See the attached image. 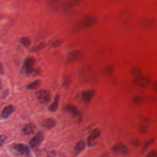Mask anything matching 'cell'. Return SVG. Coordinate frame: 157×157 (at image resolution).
Returning a JSON list of instances; mask_svg holds the SVG:
<instances>
[{"label":"cell","instance_id":"30bf717a","mask_svg":"<svg viewBox=\"0 0 157 157\" xmlns=\"http://www.w3.org/2000/svg\"><path fill=\"white\" fill-rule=\"evenodd\" d=\"M95 94V91L94 90H89L84 91L82 93V98L84 102L86 104H89Z\"/></svg>","mask_w":157,"mask_h":157},{"label":"cell","instance_id":"ffe728a7","mask_svg":"<svg viewBox=\"0 0 157 157\" xmlns=\"http://www.w3.org/2000/svg\"><path fill=\"white\" fill-rule=\"evenodd\" d=\"M20 42L24 46V47H29L31 44V39L28 36H23L20 38Z\"/></svg>","mask_w":157,"mask_h":157},{"label":"cell","instance_id":"3957f363","mask_svg":"<svg viewBox=\"0 0 157 157\" xmlns=\"http://www.w3.org/2000/svg\"><path fill=\"white\" fill-rule=\"evenodd\" d=\"M36 98L41 104H47L51 99V93L48 90H41L36 92Z\"/></svg>","mask_w":157,"mask_h":157},{"label":"cell","instance_id":"8992f818","mask_svg":"<svg viewBox=\"0 0 157 157\" xmlns=\"http://www.w3.org/2000/svg\"><path fill=\"white\" fill-rule=\"evenodd\" d=\"M81 53L78 50H72L70 52L66 58V61L69 63H74L77 62L80 58Z\"/></svg>","mask_w":157,"mask_h":157},{"label":"cell","instance_id":"5b68a950","mask_svg":"<svg viewBox=\"0 0 157 157\" xmlns=\"http://www.w3.org/2000/svg\"><path fill=\"white\" fill-rule=\"evenodd\" d=\"M96 21L97 20L94 16L91 15H88L83 18L82 23V26L85 28H90L95 25Z\"/></svg>","mask_w":157,"mask_h":157},{"label":"cell","instance_id":"9a60e30c","mask_svg":"<svg viewBox=\"0 0 157 157\" xmlns=\"http://www.w3.org/2000/svg\"><path fill=\"white\" fill-rule=\"evenodd\" d=\"M153 24V20L151 19L144 18L140 19L138 21V25L141 28H147L151 26Z\"/></svg>","mask_w":157,"mask_h":157},{"label":"cell","instance_id":"44dd1931","mask_svg":"<svg viewBox=\"0 0 157 157\" xmlns=\"http://www.w3.org/2000/svg\"><path fill=\"white\" fill-rule=\"evenodd\" d=\"M41 83V81L40 80H34V82L30 83L29 84H28L27 85V88L30 89V90H33V89H36L37 87L39 86V85Z\"/></svg>","mask_w":157,"mask_h":157},{"label":"cell","instance_id":"7a4b0ae2","mask_svg":"<svg viewBox=\"0 0 157 157\" xmlns=\"http://www.w3.org/2000/svg\"><path fill=\"white\" fill-rule=\"evenodd\" d=\"M112 151L114 154L121 156H128L130 153L128 147L122 142L115 144L112 147Z\"/></svg>","mask_w":157,"mask_h":157},{"label":"cell","instance_id":"ac0fdd59","mask_svg":"<svg viewBox=\"0 0 157 157\" xmlns=\"http://www.w3.org/2000/svg\"><path fill=\"white\" fill-rule=\"evenodd\" d=\"M85 146H86L85 142L84 140H80L77 143L76 145L75 146L74 150L76 151V153L78 154L83 150Z\"/></svg>","mask_w":157,"mask_h":157},{"label":"cell","instance_id":"5bb4252c","mask_svg":"<svg viewBox=\"0 0 157 157\" xmlns=\"http://www.w3.org/2000/svg\"><path fill=\"white\" fill-rule=\"evenodd\" d=\"M56 121L52 118H48L42 122V126L48 129L54 128L56 126Z\"/></svg>","mask_w":157,"mask_h":157},{"label":"cell","instance_id":"e0dca14e","mask_svg":"<svg viewBox=\"0 0 157 157\" xmlns=\"http://www.w3.org/2000/svg\"><path fill=\"white\" fill-rule=\"evenodd\" d=\"M59 96L58 94L56 95L54 101L48 107V110L50 112H53L57 110V109L58 107V104H59Z\"/></svg>","mask_w":157,"mask_h":157},{"label":"cell","instance_id":"83f0119b","mask_svg":"<svg viewBox=\"0 0 157 157\" xmlns=\"http://www.w3.org/2000/svg\"><path fill=\"white\" fill-rule=\"evenodd\" d=\"M105 73L108 75H111L113 73V67L111 66H107L104 69Z\"/></svg>","mask_w":157,"mask_h":157},{"label":"cell","instance_id":"7c38bea8","mask_svg":"<svg viewBox=\"0 0 157 157\" xmlns=\"http://www.w3.org/2000/svg\"><path fill=\"white\" fill-rule=\"evenodd\" d=\"M15 150L20 155H28L29 152L28 147L24 144H17L14 146Z\"/></svg>","mask_w":157,"mask_h":157},{"label":"cell","instance_id":"4316f807","mask_svg":"<svg viewBox=\"0 0 157 157\" xmlns=\"http://www.w3.org/2000/svg\"><path fill=\"white\" fill-rule=\"evenodd\" d=\"M137 118L139 120H140V121H143V122H144V123H150V118H148V117H147V116L139 115H137Z\"/></svg>","mask_w":157,"mask_h":157},{"label":"cell","instance_id":"4fadbf2b","mask_svg":"<svg viewBox=\"0 0 157 157\" xmlns=\"http://www.w3.org/2000/svg\"><path fill=\"white\" fill-rule=\"evenodd\" d=\"M14 110H15V107L13 105H9L8 106H6V107L4 108V109L1 112V118L4 119H6L9 118V116L14 112Z\"/></svg>","mask_w":157,"mask_h":157},{"label":"cell","instance_id":"74e56055","mask_svg":"<svg viewBox=\"0 0 157 157\" xmlns=\"http://www.w3.org/2000/svg\"><path fill=\"white\" fill-rule=\"evenodd\" d=\"M48 157H50V156H48Z\"/></svg>","mask_w":157,"mask_h":157},{"label":"cell","instance_id":"d590c367","mask_svg":"<svg viewBox=\"0 0 157 157\" xmlns=\"http://www.w3.org/2000/svg\"><path fill=\"white\" fill-rule=\"evenodd\" d=\"M1 88V83L0 82V88Z\"/></svg>","mask_w":157,"mask_h":157},{"label":"cell","instance_id":"d4e9b609","mask_svg":"<svg viewBox=\"0 0 157 157\" xmlns=\"http://www.w3.org/2000/svg\"><path fill=\"white\" fill-rule=\"evenodd\" d=\"M131 74L132 75L136 77H137L140 75L142 74V72H141V70L139 67H133L132 69H131Z\"/></svg>","mask_w":157,"mask_h":157},{"label":"cell","instance_id":"f546056e","mask_svg":"<svg viewBox=\"0 0 157 157\" xmlns=\"http://www.w3.org/2000/svg\"><path fill=\"white\" fill-rule=\"evenodd\" d=\"M145 157H157V151L155 150L150 151Z\"/></svg>","mask_w":157,"mask_h":157},{"label":"cell","instance_id":"603a6c76","mask_svg":"<svg viewBox=\"0 0 157 157\" xmlns=\"http://www.w3.org/2000/svg\"><path fill=\"white\" fill-rule=\"evenodd\" d=\"M155 142V139H151L150 140H147L144 142L143 145V151L145 152L147 151V150Z\"/></svg>","mask_w":157,"mask_h":157},{"label":"cell","instance_id":"4dcf8cb0","mask_svg":"<svg viewBox=\"0 0 157 157\" xmlns=\"http://www.w3.org/2000/svg\"><path fill=\"white\" fill-rule=\"evenodd\" d=\"M131 144L136 147H139L140 145V142L138 139H134L131 142Z\"/></svg>","mask_w":157,"mask_h":157},{"label":"cell","instance_id":"277c9868","mask_svg":"<svg viewBox=\"0 0 157 157\" xmlns=\"http://www.w3.org/2000/svg\"><path fill=\"white\" fill-rule=\"evenodd\" d=\"M35 59L33 57H28L24 62V69L27 74H32L34 72V66L35 64Z\"/></svg>","mask_w":157,"mask_h":157},{"label":"cell","instance_id":"2e32d148","mask_svg":"<svg viewBox=\"0 0 157 157\" xmlns=\"http://www.w3.org/2000/svg\"><path fill=\"white\" fill-rule=\"evenodd\" d=\"M35 131V126L32 123L26 124L22 128V132L25 134H31Z\"/></svg>","mask_w":157,"mask_h":157},{"label":"cell","instance_id":"ba28073f","mask_svg":"<svg viewBox=\"0 0 157 157\" xmlns=\"http://www.w3.org/2000/svg\"><path fill=\"white\" fill-rule=\"evenodd\" d=\"M82 0H70L63 6L62 10L63 12H66L71 10L74 7L79 6L82 3Z\"/></svg>","mask_w":157,"mask_h":157},{"label":"cell","instance_id":"484cf974","mask_svg":"<svg viewBox=\"0 0 157 157\" xmlns=\"http://www.w3.org/2000/svg\"><path fill=\"white\" fill-rule=\"evenodd\" d=\"M62 44V40L61 39H55L53 40H52L50 42V47L54 48V47H57L61 45Z\"/></svg>","mask_w":157,"mask_h":157},{"label":"cell","instance_id":"cb8c5ba5","mask_svg":"<svg viewBox=\"0 0 157 157\" xmlns=\"http://www.w3.org/2000/svg\"><path fill=\"white\" fill-rule=\"evenodd\" d=\"M45 45V43L41 42V43H40V44H37L36 45H34L32 48H31L30 51L31 52H37V51L40 50L42 49L43 48H44Z\"/></svg>","mask_w":157,"mask_h":157},{"label":"cell","instance_id":"d6a6232c","mask_svg":"<svg viewBox=\"0 0 157 157\" xmlns=\"http://www.w3.org/2000/svg\"><path fill=\"white\" fill-rule=\"evenodd\" d=\"M151 88L153 89V90L155 92L157 93V82H153V83H152V85H151Z\"/></svg>","mask_w":157,"mask_h":157},{"label":"cell","instance_id":"d6986e66","mask_svg":"<svg viewBox=\"0 0 157 157\" xmlns=\"http://www.w3.org/2000/svg\"><path fill=\"white\" fill-rule=\"evenodd\" d=\"M144 101V98L140 95H136L132 98L133 104L137 105H140Z\"/></svg>","mask_w":157,"mask_h":157},{"label":"cell","instance_id":"f1b7e54d","mask_svg":"<svg viewBox=\"0 0 157 157\" xmlns=\"http://www.w3.org/2000/svg\"><path fill=\"white\" fill-rule=\"evenodd\" d=\"M148 127L147 125H145V124H140L139 126V131L141 133L145 134L146 133H147V132L148 131Z\"/></svg>","mask_w":157,"mask_h":157},{"label":"cell","instance_id":"1f68e13d","mask_svg":"<svg viewBox=\"0 0 157 157\" xmlns=\"http://www.w3.org/2000/svg\"><path fill=\"white\" fill-rule=\"evenodd\" d=\"M6 139V136L4 134L0 135V147L4 144Z\"/></svg>","mask_w":157,"mask_h":157},{"label":"cell","instance_id":"e575fe53","mask_svg":"<svg viewBox=\"0 0 157 157\" xmlns=\"http://www.w3.org/2000/svg\"><path fill=\"white\" fill-rule=\"evenodd\" d=\"M102 157H109L108 156H107V155H104V156H103Z\"/></svg>","mask_w":157,"mask_h":157},{"label":"cell","instance_id":"9c48e42d","mask_svg":"<svg viewBox=\"0 0 157 157\" xmlns=\"http://www.w3.org/2000/svg\"><path fill=\"white\" fill-rule=\"evenodd\" d=\"M101 131L98 129H94L90 134L87 139V143L89 146H92L94 144L96 140L100 136Z\"/></svg>","mask_w":157,"mask_h":157},{"label":"cell","instance_id":"8d00e7d4","mask_svg":"<svg viewBox=\"0 0 157 157\" xmlns=\"http://www.w3.org/2000/svg\"><path fill=\"white\" fill-rule=\"evenodd\" d=\"M0 55H1V47H0Z\"/></svg>","mask_w":157,"mask_h":157},{"label":"cell","instance_id":"7402d4cb","mask_svg":"<svg viewBox=\"0 0 157 157\" xmlns=\"http://www.w3.org/2000/svg\"><path fill=\"white\" fill-rule=\"evenodd\" d=\"M60 0H49L48 6L53 9H56L58 7Z\"/></svg>","mask_w":157,"mask_h":157},{"label":"cell","instance_id":"8fae6325","mask_svg":"<svg viewBox=\"0 0 157 157\" xmlns=\"http://www.w3.org/2000/svg\"><path fill=\"white\" fill-rule=\"evenodd\" d=\"M63 110L65 112L69 113L70 115H71L72 117H77L80 115V112L77 109V108L73 105H71V104L65 105L63 107Z\"/></svg>","mask_w":157,"mask_h":157},{"label":"cell","instance_id":"52a82bcc","mask_svg":"<svg viewBox=\"0 0 157 157\" xmlns=\"http://www.w3.org/2000/svg\"><path fill=\"white\" fill-rule=\"evenodd\" d=\"M44 139L43 133L41 132H37L36 135H34L30 140L29 144L31 147L35 148L37 147L42 141Z\"/></svg>","mask_w":157,"mask_h":157},{"label":"cell","instance_id":"6da1fadb","mask_svg":"<svg viewBox=\"0 0 157 157\" xmlns=\"http://www.w3.org/2000/svg\"><path fill=\"white\" fill-rule=\"evenodd\" d=\"M133 83L138 87L146 88L151 85V80L148 75L142 74L141 75L134 77L133 79Z\"/></svg>","mask_w":157,"mask_h":157},{"label":"cell","instance_id":"836d02e7","mask_svg":"<svg viewBox=\"0 0 157 157\" xmlns=\"http://www.w3.org/2000/svg\"><path fill=\"white\" fill-rule=\"evenodd\" d=\"M4 73V67L1 61H0V74H3Z\"/></svg>","mask_w":157,"mask_h":157}]
</instances>
